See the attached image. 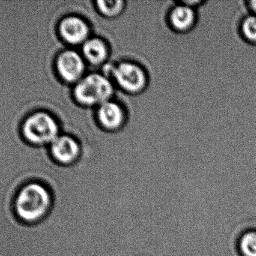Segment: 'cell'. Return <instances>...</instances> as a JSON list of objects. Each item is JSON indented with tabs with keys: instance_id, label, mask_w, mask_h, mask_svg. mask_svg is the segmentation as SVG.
I'll list each match as a JSON object with an SVG mask.
<instances>
[{
	"instance_id": "5bb4252c",
	"label": "cell",
	"mask_w": 256,
	"mask_h": 256,
	"mask_svg": "<svg viewBox=\"0 0 256 256\" xmlns=\"http://www.w3.org/2000/svg\"><path fill=\"white\" fill-rule=\"evenodd\" d=\"M250 8L256 15V1L250 2Z\"/></svg>"
},
{
	"instance_id": "8992f818",
	"label": "cell",
	"mask_w": 256,
	"mask_h": 256,
	"mask_svg": "<svg viewBox=\"0 0 256 256\" xmlns=\"http://www.w3.org/2000/svg\"><path fill=\"white\" fill-rule=\"evenodd\" d=\"M56 67L63 80L66 82L74 83L82 79L86 64L82 57L76 51L68 50L58 56Z\"/></svg>"
},
{
	"instance_id": "9c48e42d",
	"label": "cell",
	"mask_w": 256,
	"mask_h": 256,
	"mask_svg": "<svg viewBox=\"0 0 256 256\" xmlns=\"http://www.w3.org/2000/svg\"><path fill=\"white\" fill-rule=\"evenodd\" d=\"M196 20L195 11L188 5L176 6L170 12L172 27L178 32H186L194 28Z\"/></svg>"
},
{
	"instance_id": "4fadbf2b",
	"label": "cell",
	"mask_w": 256,
	"mask_h": 256,
	"mask_svg": "<svg viewBox=\"0 0 256 256\" xmlns=\"http://www.w3.org/2000/svg\"><path fill=\"white\" fill-rule=\"evenodd\" d=\"M242 33L250 42L256 43V15H250L244 19L242 24Z\"/></svg>"
},
{
	"instance_id": "30bf717a",
	"label": "cell",
	"mask_w": 256,
	"mask_h": 256,
	"mask_svg": "<svg viewBox=\"0 0 256 256\" xmlns=\"http://www.w3.org/2000/svg\"><path fill=\"white\" fill-rule=\"evenodd\" d=\"M84 57L92 65H100L108 59L109 49L106 42L100 38L88 39L82 47Z\"/></svg>"
},
{
	"instance_id": "277c9868",
	"label": "cell",
	"mask_w": 256,
	"mask_h": 256,
	"mask_svg": "<svg viewBox=\"0 0 256 256\" xmlns=\"http://www.w3.org/2000/svg\"><path fill=\"white\" fill-rule=\"evenodd\" d=\"M114 78L122 90L130 94L141 93L147 87V74L138 64L122 62L112 71Z\"/></svg>"
},
{
	"instance_id": "ba28073f",
	"label": "cell",
	"mask_w": 256,
	"mask_h": 256,
	"mask_svg": "<svg viewBox=\"0 0 256 256\" xmlns=\"http://www.w3.org/2000/svg\"><path fill=\"white\" fill-rule=\"evenodd\" d=\"M97 117L100 126L108 130L116 131L123 126L126 114L120 104L108 101L100 105Z\"/></svg>"
},
{
	"instance_id": "7c38bea8",
	"label": "cell",
	"mask_w": 256,
	"mask_h": 256,
	"mask_svg": "<svg viewBox=\"0 0 256 256\" xmlns=\"http://www.w3.org/2000/svg\"><path fill=\"white\" fill-rule=\"evenodd\" d=\"M239 250L243 256H256V231L244 233L239 240Z\"/></svg>"
},
{
	"instance_id": "8fae6325",
	"label": "cell",
	"mask_w": 256,
	"mask_h": 256,
	"mask_svg": "<svg viewBox=\"0 0 256 256\" xmlns=\"http://www.w3.org/2000/svg\"><path fill=\"white\" fill-rule=\"evenodd\" d=\"M96 3L100 14L106 18H115L123 12L126 2L122 0H100Z\"/></svg>"
},
{
	"instance_id": "6da1fadb",
	"label": "cell",
	"mask_w": 256,
	"mask_h": 256,
	"mask_svg": "<svg viewBox=\"0 0 256 256\" xmlns=\"http://www.w3.org/2000/svg\"><path fill=\"white\" fill-rule=\"evenodd\" d=\"M54 197L49 185L31 180L20 187L14 198L13 210L18 220L26 225L43 222L52 212Z\"/></svg>"
},
{
	"instance_id": "3957f363",
	"label": "cell",
	"mask_w": 256,
	"mask_h": 256,
	"mask_svg": "<svg viewBox=\"0 0 256 256\" xmlns=\"http://www.w3.org/2000/svg\"><path fill=\"white\" fill-rule=\"evenodd\" d=\"M24 136L36 145L52 143L58 138V126L55 119L44 112L30 116L22 128Z\"/></svg>"
},
{
	"instance_id": "5b68a950",
	"label": "cell",
	"mask_w": 256,
	"mask_h": 256,
	"mask_svg": "<svg viewBox=\"0 0 256 256\" xmlns=\"http://www.w3.org/2000/svg\"><path fill=\"white\" fill-rule=\"evenodd\" d=\"M51 159L62 166H70L78 162L81 146L75 138L62 135L56 138L50 147Z\"/></svg>"
},
{
	"instance_id": "52a82bcc",
	"label": "cell",
	"mask_w": 256,
	"mask_h": 256,
	"mask_svg": "<svg viewBox=\"0 0 256 256\" xmlns=\"http://www.w3.org/2000/svg\"><path fill=\"white\" fill-rule=\"evenodd\" d=\"M90 32V27L86 21L80 17H67L60 23V33L62 37L72 45L85 43Z\"/></svg>"
},
{
	"instance_id": "7a4b0ae2",
	"label": "cell",
	"mask_w": 256,
	"mask_h": 256,
	"mask_svg": "<svg viewBox=\"0 0 256 256\" xmlns=\"http://www.w3.org/2000/svg\"><path fill=\"white\" fill-rule=\"evenodd\" d=\"M75 99L84 106L100 105L114 94L111 81L104 75L92 73L82 78L74 88Z\"/></svg>"
}]
</instances>
